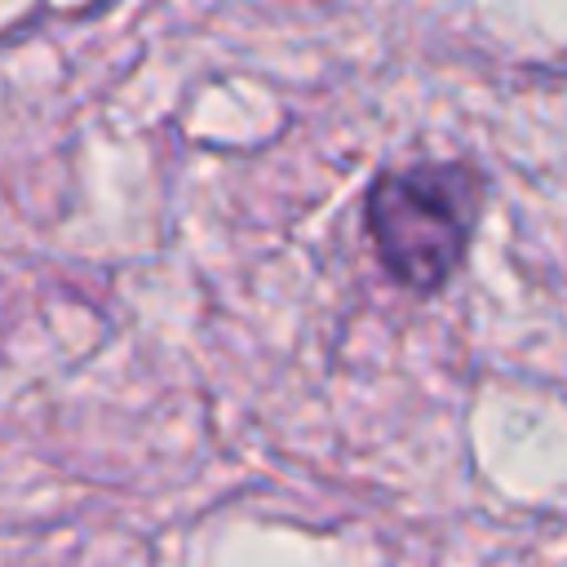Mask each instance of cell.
<instances>
[{
	"label": "cell",
	"mask_w": 567,
	"mask_h": 567,
	"mask_svg": "<svg viewBox=\"0 0 567 567\" xmlns=\"http://www.w3.org/2000/svg\"><path fill=\"white\" fill-rule=\"evenodd\" d=\"M483 199L487 182L470 159L381 168L363 195V230L381 270L416 297L443 292L470 252Z\"/></svg>",
	"instance_id": "1"
}]
</instances>
